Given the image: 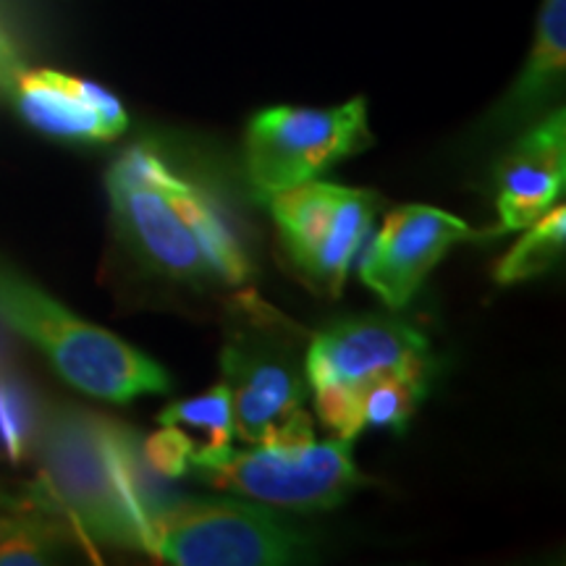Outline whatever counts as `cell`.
<instances>
[{
	"label": "cell",
	"mask_w": 566,
	"mask_h": 566,
	"mask_svg": "<svg viewBox=\"0 0 566 566\" xmlns=\"http://www.w3.org/2000/svg\"><path fill=\"white\" fill-rule=\"evenodd\" d=\"M34 457L42 501L66 514L80 535L97 546L150 554L163 504L132 428L82 407L48 409Z\"/></svg>",
	"instance_id": "1"
},
{
	"label": "cell",
	"mask_w": 566,
	"mask_h": 566,
	"mask_svg": "<svg viewBox=\"0 0 566 566\" xmlns=\"http://www.w3.org/2000/svg\"><path fill=\"white\" fill-rule=\"evenodd\" d=\"M105 187L118 231L155 271L195 286H242L250 279V254L218 202L176 174L150 142L118 155Z\"/></svg>",
	"instance_id": "2"
},
{
	"label": "cell",
	"mask_w": 566,
	"mask_h": 566,
	"mask_svg": "<svg viewBox=\"0 0 566 566\" xmlns=\"http://www.w3.org/2000/svg\"><path fill=\"white\" fill-rule=\"evenodd\" d=\"M0 323L45 354L76 391L111 405L166 394L171 378L155 359L101 325L82 321L13 268L0 263Z\"/></svg>",
	"instance_id": "3"
},
{
	"label": "cell",
	"mask_w": 566,
	"mask_h": 566,
	"mask_svg": "<svg viewBox=\"0 0 566 566\" xmlns=\"http://www.w3.org/2000/svg\"><path fill=\"white\" fill-rule=\"evenodd\" d=\"M373 142L363 95L334 108L275 105L254 113L244 132V174L258 202L315 181Z\"/></svg>",
	"instance_id": "4"
},
{
	"label": "cell",
	"mask_w": 566,
	"mask_h": 566,
	"mask_svg": "<svg viewBox=\"0 0 566 566\" xmlns=\"http://www.w3.org/2000/svg\"><path fill=\"white\" fill-rule=\"evenodd\" d=\"M428 342L388 317H346L321 331L307 349L304 375L315 391L317 415L336 438L363 433L357 394L394 373L428 375Z\"/></svg>",
	"instance_id": "5"
},
{
	"label": "cell",
	"mask_w": 566,
	"mask_h": 566,
	"mask_svg": "<svg viewBox=\"0 0 566 566\" xmlns=\"http://www.w3.org/2000/svg\"><path fill=\"white\" fill-rule=\"evenodd\" d=\"M307 551L300 530L244 501H168L153 520L150 556L176 566H279L302 562Z\"/></svg>",
	"instance_id": "6"
},
{
	"label": "cell",
	"mask_w": 566,
	"mask_h": 566,
	"mask_svg": "<svg viewBox=\"0 0 566 566\" xmlns=\"http://www.w3.org/2000/svg\"><path fill=\"white\" fill-rule=\"evenodd\" d=\"M189 470L210 485L296 514L334 509L354 488L365 483L354 464L349 438L281 449L260 446L254 451H237L226 446L195 457Z\"/></svg>",
	"instance_id": "7"
},
{
	"label": "cell",
	"mask_w": 566,
	"mask_h": 566,
	"mask_svg": "<svg viewBox=\"0 0 566 566\" xmlns=\"http://www.w3.org/2000/svg\"><path fill=\"white\" fill-rule=\"evenodd\" d=\"M268 205L283 250L304 279L325 294H342L346 273L378 216L380 197L315 179L281 192Z\"/></svg>",
	"instance_id": "8"
},
{
	"label": "cell",
	"mask_w": 566,
	"mask_h": 566,
	"mask_svg": "<svg viewBox=\"0 0 566 566\" xmlns=\"http://www.w3.org/2000/svg\"><path fill=\"white\" fill-rule=\"evenodd\" d=\"M223 384L231 391L233 433L247 443L281 449L315 441L304 412V373L286 346L239 334L223 346Z\"/></svg>",
	"instance_id": "9"
},
{
	"label": "cell",
	"mask_w": 566,
	"mask_h": 566,
	"mask_svg": "<svg viewBox=\"0 0 566 566\" xmlns=\"http://www.w3.org/2000/svg\"><path fill=\"white\" fill-rule=\"evenodd\" d=\"M475 237L478 233L451 212L430 205H405L386 216L359 265V279L388 307L399 310L412 302L422 281L451 247Z\"/></svg>",
	"instance_id": "10"
},
{
	"label": "cell",
	"mask_w": 566,
	"mask_h": 566,
	"mask_svg": "<svg viewBox=\"0 0 566 566\" xmlns=\"http://www.w3.org/2000/svg\"><path fill=\"white\" fill-rule=\"evenodd\" d=\"M3 92L19 116L45 137L95 145L129 129V113L118 95L66 71L21 66Z\"/></svg>",
	"instance_id": "11"
},
{
	"label": "cell",
	"mask_w": 566,
	"mask_h": 566,
	"mask_svg": "<svg viewBox=\"0 0 566 566\" xmlns=\"http://www.w3.org/2000/svg\"><path fill=\"white\" fill-rule=\"evenodd\" d=\"M566 184V118L564 108L551 111L530 126L495 171V212L499 233L525 231L554 208Z\"/></svg>",
	"instance_id": "12"
},
{
	"label": "cell",
	"mask_w": 566,
	"mask_h": 566,
	"mask_svg": "<svg viewBox=\"0 0 566 566\" xmlns=\"http://www.w3.org/2000/svg\"><path fill=\"white\" fill-rule=\"evenodd\" d=\"M566 76V0H541L533 45L516 82L491 113L493 126H514L535 116L562 92Z\"/></svg>",
	"instance_id": "13"
},
{
	"label": "cell",
	"mask_w": 566,
	"mask_h": 566,
	"mask_svg": "<svg viewBox=\"0 0 566 566\" xmlns=\"http://www.w3.org/2000/svg\"><path fill=\"white\" fill-rule=\"evenodd\" d=\"M40 401L11 365V354L0 338V462H24L34 454L42 428Z\"/></svg>",
	"instance_id": "14"
},
{
	"label": "cell",
	"mask_w": 566,
	"mask_h": 566,
	"mask_svg": "<svg viewBox=\"0 0 566 566\" xmlns=\"http://www.w3.org/2000/svg\"><path fill=\"white\" fill-rule=\"evenodd\" d=\"M158 422L181 430L195 443V457L226 449V446H231L233 436V407L229 386L221 384L210 388L208 394L197 396V399L176 401V405L163 409Z\"/></svg>",
	"instance_id": "15"
},
{
	"label": "cell",
	"mask_w": 566,
	"mask_h": 566,
	"mask_svg": "<svg viewBox=\"0 0 566 566\" xmlns=\"http://www.w3.org/2000/svg\"><path fill=\"white\" fill-rule=\"evenodd\" d=\"M566 244V210L554 205L546 216L527 226L525 237L509 250L493 268V279L501 286H512L546 273L556 263Z\"/></svg>",
	"instance_id": "16"
},
{
	"label": "cell",
	"mask_w": 566,
	"mask_h": 566,
	"mask_svg": "<svg viewBox=\"0 0 566 566\" xmlns=\"http://www.w3.org/2000/svg\"><path fill=\"white\" fill-rule=\"evenodd\" d=\"M424 391H428V375L394 373L375 378L357 394L363 428H388L405 433Z\"/></svg>",
	"instance_id": "17"
},
{
	"label": "cell",
	"mask_w": 566,
	"mask_h": 566,
	"mask_svg": "<svg viewBox=\"0 0 566 566\" xmlns=\"http://www.w3.org/2000/svg\"><path fill=\"white\" fill-rule=\"evenodd\" d=\"M63 530L40 514H24L21 525L0 541V566H34L53 562Z\"/></svg>",
	"instance_id": "18"
},
{
	"label": "cell",
	"mask_w": 566,
	"mask_h": 566,
	"mask_svg": "<svg viewBox=\"0 0 566 566\" xmlns=\"http://www.w3.org/2000/svg\"><path fill=\"white\" fill-rule=\"evenodd\" d=\"M142 454H145V462L155 475L181 478L187 475L189 464H192L195 443L181 430L163 424V430L142 443Z\"/></svg>",
	"instance_id": "19"
},
{
	"label": "cell",
	"mask_w": 566,
	"mask_h": 566,
	"mask_svg": "<svg viewBox=\"0 0 566 566\" xmlns=\"http://www.w3.org/2000/svg\"><path fill=\"white\" fill-rule=\"evenodd\" d=\"M19 69H21V63H19L17 51H13L11 40L0 32V90L9 87L11 76L17 74Z\"/></svg>",
	"instance_id": "20"
},
{
	"label": "cell",
	"mask_w": 566,
	"mask_h": 566,
	"mask_svg": "<svg viewBox=\"0 0 566 566\" xmlns=\"http://www.w3.org/2000/svg\"><path fill=\"white\" fill-rule=\"evenodd\" d=\"M24 514H0V541H6L21 525Z\"/></svg>",
	"instance_id": "21"
}]
</instances>
